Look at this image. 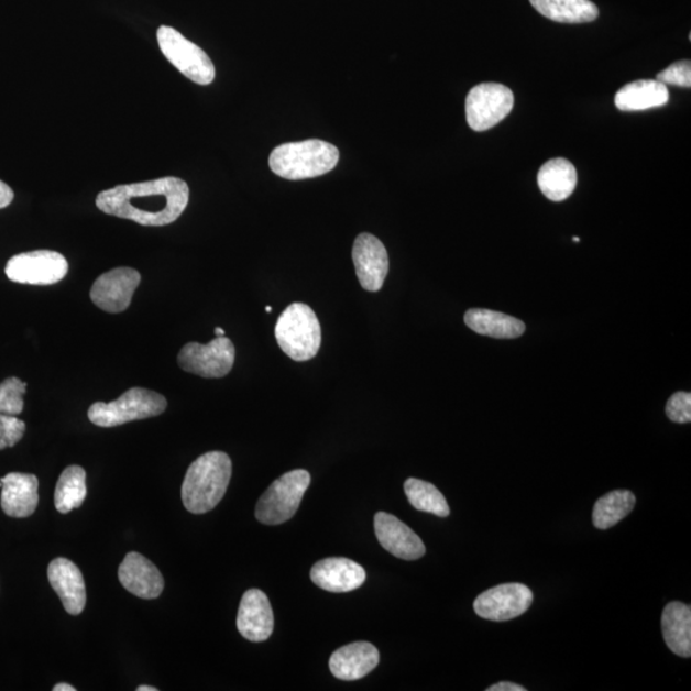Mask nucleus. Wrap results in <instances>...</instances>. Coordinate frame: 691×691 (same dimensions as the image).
I'll use <instances>...</instances> for the list:
<instances>
[{
  "label": "nucleus",
  "instance_id": "nucleus-29",
  "mask_svg": "<svg viewBox=\"0 0 691 691\" xmlns=\"http://www.w3.org/2000/svg\"><path fill=\"white\" fill-rule=\"evenodd\" d=\"M28 384L11 376L0 384V413L6 415H20L23 412V395L26 394Z\"/></svg>",
  "mask_w": 691,
  "mask_h": 691
},
{
  "label": "nucleus",
  "instance_id": "nucleus-1",
  "mask_svg": "<svg viewBox=\"0 0 691 691\" xmlns=\"http://www.w3.org/2000/svg\"><path fill=\"white\" fill-rule=\"evenodd\" d=\"M190 200V188L184 179L163 177L146 183L120 185L101 191L97 207L114 216L146 227L176 222Z\"/></svg>",
  "mask_w": 691,
  "mask_h": 691
},
{
  "label": "nucleus",
  "instance_id": "nucleus-17",
  "mask_svg": "<svg viewBox=\"0 0 691 691\" xmlns=\"http://www.w3.org/2000/svg\"><path fill=\"white\" fill-rule=\"evenodd\" d=\"M310 577L314 584L327 592L349 593L364 584L366 572L355 561L331 557L314 564Z\"/></svg>",
  "mask_w": 691,
  "mask_h": 691
},
{
  "label": "nucleus",
  "instance_id": "nucleus-28",
  "mask_svg": "<svg viewBox=\"0 0 691 691\" xmlns=\"http://www.w3.org/2000/svg\"><path fill=\"white\" fill-rule=\"evenodd\" d=\"M408 502L418 509V512L434 514L439 517L450 515V507L441 492L437 486L420 479H407L404 485Z\"/></svg>",
  "mask_w": 691,
  "mask_h": 691
},
{
  "label": "nucleus",
  "instance_id": "nucleus-39",
  "mask_svg": "<svg viewBox=\"0 0 691 691\" xmlns=\"http://www.w3.org/2000/svg\"><path fill=\"white\" fill-rule=\"evenodd\" d=\"M574 241H575V242H579V241H580V239H579V238H575V239H574Z\"/></svg>",
  "mask_w": 691,
  "mask_h": 691
},
{
  "label": "nucleus",
  "instance_id": "nucleus-14",
  "mask_svg": "<svg viewBox=\"0 0 691 691\" xmlns=\"http://www.w3.org/2000/svg\"><path fill=\"white\" fill-rule=\"evenodd\" d=\"M375 536L387 552L406 561L421 559L426 555V546L406 524L394 515L379 513L374 517Z\"/></svg>",
  "mask_w": 691,
  "mask_h": 691
},
{
  "label": "nucleus",
  "instance_id": "nucleus-3",
  "mask_svg": "<svg viewBox=\"0 0 691 691\" xmlns=\"http://www.w3.org/2000/svg\"><path fill=\"white\" fill-rule=\"evenodd\" d=\"M339 161L340 152L334 145L321 140H306L274 149L270 167L282 178L298 180L323 176Z\"/></svg>",
  "mask_w": 691,
  "mask_h": 691
},
{
  "label": "nucleus",
  "instance_id": "nucleus-10",
  "mask_svg": "<svg viewBox=\"0 0 691 691\" xmlns=\"http://www.w3.org/2000/svg\"><path fill=\"white\" fill-rule=\"evenodd\" d=\"M234 357L232 341L222 336L207 344H185L178 353V365L183 371L202 379H223L232 371Z\"/></svg>",
  "mask_w": 691,
  "mask_h": 691
},
{
  "label": "nucleus",
  "instance_id": "nucleus-22",
  "mask_svg": "<svg viewBox=\"0 0 691 691\" xmlns=\"http://www.w3.org/2000/svg\"><path fill=\"white\" fill-rule=\"evenodd\" d=\"M663 639L674 655L691 656V608L685 603L667 604L662 615Z\"/></svg>",
  "mask_w": 691,
  "mask_h": 691
},
{
  "label": "nucleus",
  "instance_id": "nucleus-20",
  "mask_svg": "<svg viewBox=\"0 0 691 691\" xmlns=\"http://www.w3.org/2000/svg\"><path fill=\"white\" fill-rule=\"evenodd\" d=\"M2 482V505L6 515L25 518L35 513L39 504V481L33 474L11 473L0 479Z\"/></svg>",
  "mask_w": 691,
  "mask_h": 691
},
{
  "label": "nucleus",
  "instance_id": "nucleus-18",
  "mask_svg": "<svg viewBox=\"0 0 691 691\" xmlns=\"http://www.w3.org/2000/svg\"><path fill=\"white\" fill-rule=\"evenodd\" d=\"M48 579L68 614L80 615L86 604L85 580L80 569L73 561L59 557L51 562Z\"/></svg>",
  "mask_w": 691,
  "mask_h": 691
},
{
  "label": "nucleus",
  "instance_id": "nucleus-6",
  "mask_svg": "<svg viewBox=\"0 0 691 691\" xmlns=\"http://www.w3.org/2000/svg\"><path fill=\"white\" fill-rule=\"evenodd\" d=\"M311 476L308 471H288L274 481L257 501L255 516L265 525H279L293 518L308 491Z\"/></svg>",
  "mask_w": 691,
  "mask_h": 691
},
{
  "label": "nucleus",
  "instance_id": "nucleus-21",
  "mask_svg": "<svg viewBox=\"0 0 691 691\" xmlns=\"http://www.w3.org/2000/svg\"><path fill=\"white\" fill-rule=\"evenodd\" d=\"M670 94L666 85L658 80H640L627 84L619 89L615 105L623 112L647 111L669 103Z\"/></svg>",
  "mask_w": 691,
  "mask_h": 691
},
{
  "label": "nucleus",
  "instance_id": "nucleus-37",
  "mask_svg": "<svg viewBox=\"0 0 691 691\" xmlns=\"http://www.w3.org/2000/svg\"><path fill=\"white\" fill-rule=\"evenodd\" d=\"M216 336L217 337H222L226 336L224 329L223 328H216Z\"/></svg>",
  "mask_w": 691,
  "mask_h": 691
},
{
  "label": "nucleus",
  "instance_id": "nucleus-5",
  "mask_svg": "<svg viewBox=\"0 0 691 691\" xmlns=\"http://www.w3.org/2000/svg\"><path fill=\"white\" fill-rule=\"evenodd\" d=\"M166 397L156 392L133 387L112 403H96L89 408V419L101 428L123 426L125 423L154 418L166 412Z\"/></svg>",
  "mask_w": 691,
  "mask_h": 691
},
{
  "label": "nucleus",
  "instance_id": "nucleus-35",
  "mask_svg": "<svg viewBox=\"0 0 691 691\" xmlns=\"http://www.w3.org/2000/svg\"><path fill=\"white\" fill-rule=\"evenodd\" d=\"M54 691H76V688L69 684H65V682H61L53 688Z\"/></svg>",
  "mask_w": 691,
  "mask_h": 691
},
{
  "label": "nucleus",
  "instance_id": "nucleus-9",
  "mask_svg": "<svg viewBox=\"0 0 691 691\" xmlns=\"http://www.w3.org/2000/svg\"><path fill=\"white\" fill-rule=\"evenodd\" d=\"M67 259L51 250H36L15 255L6 265L7 277L22 285H56L67 276Z\"/></svg>",
  "mask_w": 691,
  "mask_h": 691
},
{
  "label": "nucleus",
  "instance_id": "nucleus-11",
  "mask_svg": "<svg viewBox=\"0 0 691 691\" xmlns=\"http://www.w3.org/2000/svg\"><path fill=\"white\" fill-rule=\"evenodd\" d=\"M534 595L524 584H501L478 595L474 611L479 617L494 623L509 622L525 614L533 604Z\"/></svg>",
  "mask_w": 691,
  "mask_h": 691
},
{
  "label": "nucleus",
  "instance_id": "nucleus-27",
  "mask_svg": "<svg viewBox=\"0 0 691 691\" xmlns=\"http://www.w3.org/2000/svg\"><path fill=\"white\" fill-rule=\"evenodd\" d=\"M636 498L630 491H614L595 502L593 524L596 529L607 530L633 512Z\"/></svg>",
  "mask_w": 691,
  "mask_h": 691
},
{
  "label": "nucleus",
  "instance_id": "nucleus-4",
  "mask_svg": "<svg viewBox=\"0 0 691 691\" xmlns=\"http://www.w3.org/2000/svg\"><path fill=\"white\" fill-rule=\"evenodd\" d=\"M274 333L282 351L295 361L310 360L320 349L321 328L309 305L290 304L281 314Z\"/></svg>",
  "mask_w": 691,
  "mask_h": 691
},
{
  "label": "nucleus",
  "instance_id": "nucleus-24",
  "mask_svg": "<svg viewBox=\"0 0 691 691\" xmlns=\"http://www.w3.org/2000/svg\"><path fill=\"white\" fill-rule=\"evenodd\" d=\"M465 325L478 334L493 337V339L512 340L517 339L525 332V325L507 314L486 310L471 309L465 314Z\"/></svg>",
  "mask_w": 691,
  "mask_h": 691
},
{
  "label": "nucleus",
  "instance_id": "nucleus-16",
  "mask_svg": "<svg viewBox=\"0 0 691 691\" xmlns=\"http://www.w3.org/2000/svg\"><path fill=\"white\" fill-rule=\"evenodd\" d=\"M118 578L125 591L143 600H155L162 594L164 579L158 568L138 552L125 555Z\"/></svg>",
  "mask_w": 691,
  "mask_h": 691
},
{
  "label": "nucleus",
  "instance_id": "nucleus-33",
  "mask_svg": "<svg viewBox=\"0 0 691 691\" xmlns=\"http://www.w3.org/2000/svg\"><path fill=\"white\" fill-rule=\"evenodd\" d=\"M14 194L12 188L0 180V209H4L13 201Z\"/></svg>",
  "mask_w": 691,
  "mask_h": 691
},
{
  "label": "nucleus",
  "instance_id": "nucleus-32",
  "mask_svg": "<svg viewBox=\"0 0 691 691\" xmlns=\"http://www.w3.org/2000/svg\"><path fill=\"white\" fill-rule=\"evenodd\" d=\"M666 414L670 420L679 424L691 421V395L689 392H678L666 405Z\"/></svg>",
  "mask_w": 691,
  "mask_h": 691
},
{
  "label": "nucleus",
  "instance_id": "nucleus-19",
  "mask_svg": "<svg viewBox=\"0 0 691 691\" xmlns=\"http://www.w3.org/2000/svg\"><path fill=\"white\" fill-rule=\"evenodd\" d=\"M380 663V651L373 644L357 641L337 649L329 659V669L340 680L363 679Z\"/></svg>",
  "mask_w": 691,
  "mask_h": 691
},
{
  "label": "nucleus",
  "instance_id": "nucleus-12",
  "mask_svg": "<svg viewBox=\"0 0 691 691\" xmlns=\"http://www.w3.org/2000/svg\"><path fill=\"white\" fill-rule=\"evenodd\" d=\"M140 282L141 274L129 266L109 271L94 282L91 300L107 312H122L129 308Z\"/></svg>",
  "mask_w": 691,
  "mask_h": 691
},
{
  "label": "nucleus",
  "instance_id": "nucleus-30",
  "mask_svg": "<svg viewBox=\"0 0 691 691\" xmlns=\"http://www.w3.org/2000/svg\"><path fill=\"white\" fill-rule=\"evenodd\" d=\"M26 431L25 421L0 413V451L18 445Z\"/></svg>",
  "mask_w": 691,
  "mask_h": 691
},
{
  "label": "nucleus",
  "instance_id": "nucleus-23",
  "mask_svg": "<svg viewBox=\"0 0 691 691\" xmlns=\"http://www.w3.org/2000/svg\"><path fill=\"white\" fill-rule=\"evenodd\" d=\"M578 184L574 164L563 158L548 161L538 173V186L547 199L560 202L570 198Z\"/></svg>",
  "mask_w": 691,
  "mask_h": 691
},
{
  "label": "nucleus",
  "instance_id": "nucleus-34",
  "mask_svg": "<svg viewBox=\"0 0 691 691\" xmlns=\"http://www.w3.org/2000/svg\"><path fill=\"white\" fill-rule=\"evenodd\" d=\"M486 691H526L525 688L514 684V682L502 681L486 689Z\"/></svg>",
  "mask_w": 691,
  "mask_h": 691
},
{
  "label": "nucleus",
  "instance_id": "nucleus-38",
  "mask_svg": "<svg viewBox=\"0 0 691 691\" xmlns=\"http://www.w3.org/2000/svg\"><path fill=\"white\" fill-rule=\"evenodd\" d=\"M265 310H266V312H271L272 311L271 306H266Z\"/></svg>",
  "mask_w": 691,
  "mask_h": 691
},
{
  "label": "nucleus",
  "instance_id": "nucleus-2",
  "mask_svg": "<svg viewBox=\"0 0 691 691\" xmlns=\"http://www.w3.org/2000/svg\"><path fill=\"white\" fill-rule=\"evenodd\" d=\"M231 476L229 454L211 451L196 459L187 470L180 491L187 512L196 515L211 512L224 497Z\"/></svg>",
  "mask_w": 691,
  "mask_h": 691
},
{
  "label": "nucleus",
  "instance_id": "nucleus-8",
  "mask_svg": "<svg viewBox=\"0 0 691 691\" xmlns=\"http://www.w3.org/2000/svg\"><path fill=\"white\" fill-rule=\"evenodd\" d=\"M515 99L507 86L496 83L476 85L468 94L465 111L471 130L482 132L494 128L512 113Z\"/></svg>",
  "mask_w": 691,
  "mask_h": 691
},
{
  "label": "nucleus",
  "instance_id": "nucleus-15",
  "mask_svg": "<svg viewBox=\"0 0 691 691\" xmlns=\"http://www.w3.org/2000/svg\"><path fill=\"white\" fill-rule=\"evenodd\" d=\"M238 629L243 638L261 643L271 638L274 629L273 610L268 596L259 589H250L243 594L239 615Z\"/></svg>",
  "mask_w": 691,
  "mask_h": 691
},
{
  "label": "nucleus",
  "instance_id": "nucleus-36",
  "mask_svg": "<svg viewBox=\"0 0 691 691\" xmlns=\"http://www.w3.org/2000/svg\"><path fill=\"white\" fill-rule=\"evenodd\" d=\"M138 691H158V689L147 685H141L138 688Z\"/></svg>",
  "mask_w": 691,
  "mask_h": 691
},
{
  "label": "nucleus",
  "instance_id": "nucleus-25",
  "mask_svg": "<svg viewBox=\"0 0 691 691\" xmlns=\"http://www.w3.org/2000/svg\"><path fill=\"white\" fill-rule=\"evenodd\" d=\"M530 3L545 18L561 23H586L600 15L591 0H530Z\"/></svg>",
  "mask_w": 691,
  "mask_h": 691
},
{
  "label": "nucleus",
  "instance_id": "nucleus-13",
  "mask_svg": "<svg viewBox=\"0 0 691 691\" xmlns=\"http://www.w3.org/2000/svg\"><path fill=\"white\" fill-rule=\"evenodd\" d=\"M352 261L361 287L369 293H376L383 287L390 271V261L381 240L371 233L359 234L353 242Z\"/></svg>",
  "mask_w": 691,
  "mask_h": 691
},
{
  "label": "nucleus",
  "instance_id": "nucleus-7",
  "mask_svg": "<svg viewBox=\"0 0 691 691\" xmlns=\"http://www.w3.org/2000/svg\"><path fill=\"white\" fill-rule=\"evenodd\" d=\"M156 39L164 57H166L180 74L198 85H210L216 78L213 62L200 46L178 33L176 29L161 26L156 31Z\"/></svg>",
  "mask_w": 691,
  "mask_h": 691
},
{
  "label": "nucleus",
  "instance_id": "nucleus-26",
  "mask_svg": "<svg viewBox=\"0 0 691 691\" xmlns=\"http://www.w3.org/2000/svg\"><path fill=\"white\" fill-rule=\"evenodd\" d=\"M86 496H88L86 471L78 465L63 470L56 486V493H54V504H56L57 512L68 514L73 509L81 507Z\"/></svg>",
  "mask_w": 691,
  "mask_h": 691
},
{
  "label": "nucleus",
  "instance_id": "nucleus-31",
  "mask_svg": "<svg viewBox=\"0 0 691 691\" xmlns=\"http://www.w3.org/2000/svg\"><path fill=\"white\" fill-rule=\"evenodd\" d=\"M656 80L665 85L681 86V88H690L691 86V62L680 61L673 63L669 68L657 75Z\"/></svg>",
  "mask_w": 691,
  "mask_h": 691
}]
</instances>
